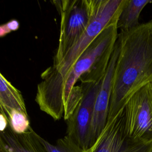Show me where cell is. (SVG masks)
I'll return each instance as SVG.
<instances>
[{"instance_id": "6da1fadb", "label": "cell", "mask_w": 152, "mask_h": 152, "mask_svg": "<svg viewBox=\"0 0 152 152\" xmlns=\"http://www.w3.org/2000/svg\"><path fill=\"white\" fill-rule=\"evenodd\" d=\"M117 42L107 119L122 110L136 91L152 82V20L120 31Z\"/></svg>"}, {"instance_id": "7a4b0ae2", "label": "cell", "mask_w": 152, "mask_h": 152, "mask_svg": "<svg viewBox=\"0 0 152 152\" xmlns=\"http://www.w3.org/2000/svg\"><path fill=\"white\" fill-rule=\"evenodd\" d=\"M126 0H93L89 24L75 45L56 65L44 71L37 85L35 101L40 109L58 121L63 117L61 93L64 79L90 43L107 26L117 23Z\"/></svg>"}, {"instance_id": "3957f363", "label": "cell", "mask_w": 152, "mask_h": 152, "mask_svg": "<svg viewBox=\"0 0 152 152\" xmlns=\"http://www.w3.org/2000/svg\"><path fill=\"white\" fill-rule=\"evenodd\" d=\"M116 23L105 28L90 43L66 75L61 93V107L64 115L73 87L81 83H95L101 80L107 68L118 38Z\"/></svg>"}, {"instance_id": "277c9868", "label": "cell", "mask_w": 152, "mask_h": 152, "mask_svg": "<svg viewBox=\"0 0 152 152\" xmlns=\"http://www.w3.org/2000/svg\"><path fill=\"white\" fill-rule=\"evenodd\" d=\"M56 2L60 12L61 24L58 45L52 65L62 60L86 30L90 20L93 0H64Z\"/></svg>"}, {"instance_id": "5b68a950", "label": "cell", "mask_w": 152, "mask_h": 152, "mask_svg": "<svg viewBox=\"0 0 152 152\" xmlns=\"http://www.w3.org/2000/svg\"><path fill=\"white\" fill-rule=\"evenodd\" d=\"M125 130L130 138L152 141V82L136 91L124 107Z\"/></svg>"}, {"instance_id": "8992f818", "label": "cell", "mask_w": 152, "mask_h": 152, "mask_svg": "<svg viewBox=\"0 0 152 152\" xmlns=\"http://www.w3.org/2000/svg\"><path fill=\"white\" fill-rule=\"evenodd\" d=\"M84 152H152V141H137L126 135L123 108L114 117L107 119L96 142Z\"/></svg>"}, {"instance_id": "52a82bcc", "label": "cell", "mask_w": 152, "mask_h": 152, "mask_svg": "<svg viewBox=\"0 0 152 152\" xmlns=\"http://www.w3.org/2000/svg\"><path fill=\"white\" fill-rule=\"evenodd\" d=\"M102 79L95 83H81L83 90V97L71 116L66 121V135L83 151L90 147V129L94 106Z\"/></svg>"}, {"instance_id": "ba28073f", "label": "cell", "mask_w": 152, "mask_h": 152, "mask_svg": "<svg viewBox=\"0 0 152 152\" xmlns=\"http://www.w3.org/2000/svg\"><path fill=\"white\" fill-rule=\"evenodd\" d=\"M118 54V44L116 40L113 53L102 79L94 103L90 129V147L96 142L107 122L113 75Z\"/></svg>"}, {"instance_id": "9c48e42d", "label": "cell", "mask_w": 152, "mask_h": 152, "mask_svg": "<svg viewBox=\"0 0 152 152\" xmlns=\"http://www.w3.org/2000/svg\"><path fill=\"white\" fill-rule=\"evenodd\" d=\"M31 127L24 134L14 132L9 126L0 132V152H46Z\"/></svg>"}, {"instance_id": "30bf717a", "label": "cell", "mask_w": 152, "mask_h": 152, "mask_svg": "<svg viewBox=\"0 0 152 152\" xmlns=\"http://www.w3.org/2000/svg\"><path fill=\"white\" fill-rule=\"evenodd\" d=\"M14 110L28 115L21 93L0 72V113L8 119Z\"/></svg>"}, {"instance_id": "8fae6325", "label": "cell", "mask_w": 152, "mask_h": 152, "mask_svg": "<svg viewBox=\"0 0 152 152\" xmlns=\"http://www.w3.org/2000/svg\"><path fill=\"white\" fill-rule=\"evenodd\" d=\"M151 2V0H126L117 21L118 30L127 31L138 26L141 12Z\"/></svg>"}, {"instance_id": "7c38bea8", "label": "cell", "mask_w": 152, "mask_h": 152, "mask_svg": "<svg viewBox=\"0 0 152 152\" xmlns=\"http://www.w3.org/2000/svg\"><path fill=\"white\" fill-rule=\"evenodd\" d=\"M37 137L46 152H84L73 140L66 135L58 139L55 144L49 142L38 134Z\"/></svg>"}, {"instance_id": "4fadbf2b", "label": "cell", "mask_w": 152, "mask_h": 152, "mask_svg": "<svg viewBox=\"0 0 152 152\" xmlns=\"http://www.w3.org/2000/svg\"><path fill=\"white\" fill-rule=\"evenodd\" d=\"M8 121L10 127L16 134L26 133L31 128L28 115L16 110L11 112Z\"/></svg>"}, {"instance_id": "5bb4252c", "label": "cell", "mask_w": 152, "mask_h": 152, "mask_svg": "<svg viewBox=\"0 0 152 152\" xmlns=\"http://www.w3.org/2000/svg\"><path fill=\"white\" fill-rule=\"evenodd\" d=\"M19 26V22L17 20H12L4 24L0 25V37L5 36L11 31L18 30Z\"/></svg>"}, {"instance_id": "9a60e30c", "label": "cell", "mask_w": 152, "mask_h": 152, "mask_svg": "<svg viewBox=\"0 0 152 152\" xmlns=\"http://www.w3.org/2000/svg\"><path fill=\"white\" fill-rule=\"evenodd\" d=\"M8 119L0 113V132H3L8 126Z\"/></svg>"}]
</instances>
